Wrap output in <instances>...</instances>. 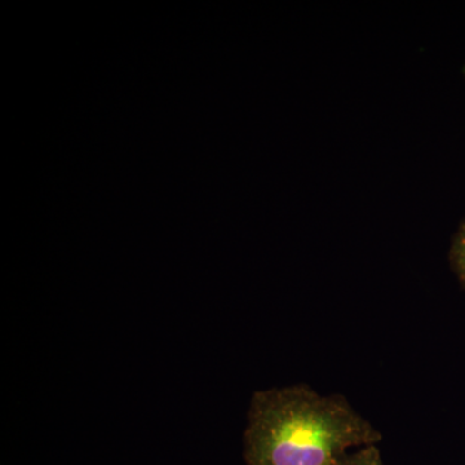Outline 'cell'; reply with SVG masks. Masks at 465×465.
Here are the masks:
<instances>
[{"mask_svg": "<svg viewBox=\"0 0 465 465\" xmlns=\"http://www.w3.org/2000/svg\"><path fill=\"white\" fill-rule=\"evenodd\" d=\"M381 433L341 394L308 385L253 394L244 432L246 465H338L351 448L376 445Z\"/></svg>", "mask_w": 465, "mask_h": 465, "instance_id": "obj_1", "label": "cell"}, {"mask_svg": "<svg viewBox=\"0 0 465 465\" xmlns=\"http://www.w3.org/2000/svg\"><path fill=\"white\" fill-rule=\"evenodd\" d=\"M450 262L457 273L459 281L465 287V220L459 226L451 250H450Z\"/></svg>", "mask_w": 465, "mask_h": 465, "instance_id": "obj_2", "label": "cell"}, {"mask_svg": "<svg viewBox=\"0 0 465 465\" xmlns=\"http://www.w3.org/2000/svg\"><path fill=\"white\" fill-rule=\"evenodd\" d=\"M338 465H384L381 450L376 445L361 448L353 454H347L341 459Z\"/></svg>", "mask_w": 465, "mask_h": 465, "instance_id": "obj_3", "label": "cell"}, {"mask_svg": "<svg viewBox=\"0 0 465 465\" xmlns=\"http://www.w3.org/2000/svg\"><path fill=\"white\" fill-rule=\"evenodd\" d=\"M463 75H464V79H465V64H464V67H463Z\"/></svg>", "mask_w": 465, "mask_h": 465, "instance_id": "obj_4", "label": "cell"}]
</instances>
